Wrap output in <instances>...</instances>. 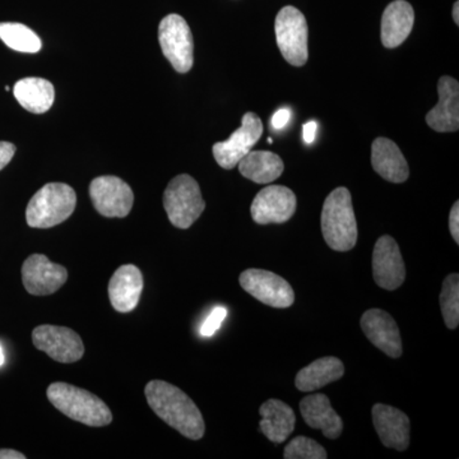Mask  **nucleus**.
<instances>
[{"mask_svg": "<svg viewBox=\"0 0 459 459\" xmlns=\"http://www.w3.org/2000/svg\"><path fill=\"white\" fill-rule=\"evenodd\" d=\"M144 394L153 412L169 427L192 440L204 437L205 425L197 404L178 386L162 380H152L144 388Z\"/></svg>", "mask_w": 459, "mask_h": 459, "instance_id": "nucleus-1", "label": "nucleus"}, {"mask_svg": "<svg viewBox=\"0 0 459 459\" xmlns=\"http://www.w3.org/2000/svg\"><path fill=\"white\" fill-rule=\"evenodd\" d=\"M323 237L332 250L349 252L358 243V223L351 193L340 186L325 199L320 216Z\"/></svg>", "mask_w": 459, "mask_h": 459, "instance_id": "nucleus-2", "label": "nucleus"}, {"mask_svg": "<svg viewBox=\"0 0 459 459\" xmlns=\"http://www.w3.org/2000/svg\"><path fill=\"white\" fill-rule=\"evenodd\" d=\"M48 398L60 412L87 427H107L113 421V413L104 401L68 383H53L48 388Z\"/></svg>", "mask_w": 459, "mask_h": 459, "instance_id": "nucleus-3", "label": "nucleus"}, {"mask_svg": "<svg viewBox=\"0 0 459 459\" xmlns=\"http://www.w3.org/2000/svg\"><path fill=\"white\" fill-rule=\"evenodd\" d=\"M77 195L72 186L49 183L31 198L26 210L30 228L50 229L65 222L74 212Z\"/></svg>", "mask_w": 459, "mask_h": 459, "instance_id": "nucleus-4", "label": "nucleus"}, {"mask_svg": "<svg viewBox=\"0 0 459 459\" xmlns=\"http://www.w3.org/2000/svg\"><path fill=\"white\" fill-rule=\"evenodd\" d=\"M164 207L175 228L189 229L205 208L197 181L186 174L175 177L165 190Z\"/></svg>", "mask_w": 459, "mask_h": 459, "instance_id": "nucleus-5", "label": "nucleus"}, {"mask_svg": "<svg viewBox=\"0 0 459 459\" xmlns=\"http://www.w3.org/2000/svg\"><path fill=\"white\" fill-rule=\"evenodd\" d=\"M274 31L277 45L286 62L294 66L307 65L309 29L304 14L291 5L281 9L274 22Z\"/></svg>", "mask_w": 459, "mask_h": 459, "instance_id": "nucleus-6", "label": "nucleus"}, {"mask_svg": "<svg viewBox=\"0 0 459 459\" xmlns=\"http://www.w3.org/2000/svg\"><path fill=\"white\" fill-rule=\"evenodd\" d=\"M159 41L166 59L175 71L186 74L195 63V42L186 21L179 14H169L159 27Z\"/></svg>", "mask_w": 459, "mask_h": 459, "instance_id": "nucleus-7", "label": "nucleus"}, {"mask_svg": "<svg viewBox=\"0 0 459 459\" xmlns=\"http://www.w3.org/2000/svg\"><path fill=\"white\" fill-rule=\"evenodd\" d=\"M238 282L247 294L268 307L286 309L294 304L291 285L273 272L250 268L240 274Z\"/></svg>", "mask_w": 459, "mask_h": 459, "instance_id": "nucleus-8", "label": "nucleus"}, {"mask_svg": "<svg viewBox=\"0 0 459 459\" xmlns=\"http://www.w3.org/2000/svg\"><path fill=\"white\" fill-rule=\"evenodd\" d=\"M263 123L255 113H247L241 120V126L230 135L228 141L217 142L213 146V156L217 164L226 170L237 168L238 162L252 151L261 140Z\"/></svg>", "mask_w": 459, "mask_h": 459, "instance_id": "nucleus-9", "label": "nucleus"}, {"mask_svg": "<svg viewBox=\"0 0 459 459\" xmlns=\"http://www.w3.org/2000/svg\"><path fill=\"white\" fill-rule=\"evenodd\" d=\"M32 342L36 349L63 364L81 360L84 353L82 340L71 328L40 325L33 329Z\"/></svg>", "mask_w": 459, "mask_h": 459, "instance_id": "nucleus-10", "label": "nucleus"}, {"mask_svg": "<svg viewBox=\"0 0 459 459\" xmlns=\"http://www.w3.org/2000/svg\"><path fill=\"white\" fill-rule=\"evenodd\" d=\"M90 195L96 211L105 217L128 216L134 204L133 190L117 177H99L90 186Z\"/></svg>", "mask_w": 459, "mask_h": 459, "instance_id": "nucleus-11", "label": "nucleus"}, {"mask_svg": "<svg viewBox=\"0 0 459 459\" xmlns=\"http://www.w3.org/2000/svg\"><path fill=\"white\" fill-rule=\"evenodd\" d=\"M298 205L295 193L283 186H271L262 189L253 201V220L259 225L283 223L291 220Z\"/></svg>", "mask_w": 459, "mask_h": 459, "instance_id": "nucleus-12", "label": "nucleus"}, {"mask_svg": "<svg viewBox=\"0 0 459 459\" xmlns=\"http://www.w3.org/2000/svg\"><path fill=\"white\" fill-rule=\"evenodd\" d=\"M68 280V272L63 265L49 261L47 255H32L22 265L23 286L35 296L54 294Z\"/></svg>", "mask_w": 459, "mask_h": 459, "instance_id": "nucleus-13", "label": "nucleus"}, {"mask_svg": "<svg viewBox=\"0 0 459 459\" xmlns=\"http://www.w3.org/2000/svg\"><path fill=\"white\" fill-rule=\"evenodd\" d=\"M373 276L377 285L394 291L406 279V268L397 241L389 235L379 238L373 252Z\"/></svg>", "mask_w": 459, "mask_h": 459, "instance_id": "nucleus-14", "label": "nucleus"}, {"mask_svg": "<svg viewBox=\"0 0 459 459\" xmlns=\"http://www.w3.org/2000/svg\"><path fill=\"white\" fill-rule=\"evenodd\" d=\"M371 415L383 446L400 452L409 448L411 422L406 413L388 404L377 403Z\"/></svg>", "mask_w": 459, "mask_h": 459, "instance_id": "nucleus-15", "label": "nucleus"}, {"mask_svg": "<svg viewBox=\"0 0 459 459\" xmlns=\"http://www.w3.org/2000/svg\"><path fill=\"white\" fill-rule=\"evenodd\" d=\"M361 328L365 336L389 358L402 355V338L395 320L382 309H370L361 316Z\"/></svg>", "mask_w": 459, "mask_h": 459, "instance_id": "nucleus-16", "label": "nucleus"}, {"mask_svg": "<svg viewBox=\"0 0 459 459\" xmlns=\"http://www.w3.org/2000/svg\"><path fill=\"white\" fill-rule=\"evenodd\" d=\"M439 102L427 114V123L435 132H457L459 129V83L443 75L437 83Z\"/></svg>", "mask_w": 459, "mask_h": 459, "instance_id": "nucleus-17", "label": "nucleus"}, {"mask_svg": "<svg viewBox=\"0 0 459 459\" xmlns=\"http://www.w3.org/2000/svg\"><path fill=\"white\" fill-rule=\"evenodd\" d=\"M143 291V276L135 265L117 268L108 282V298L117 312L131 313L137 307Z\"/></svg>", "mask_w": 459, "mask_h": 459, "instance_id": "nucleus-18", "label": "nucleus"}, {"mask_svg": "<svg viewBox=\"0 0 459 459\" xmlns=\"http://www.w3.org/2000/svg\"><path fill=\"white\" fill-rule=\"evenodd\" d=\"M300 412L307 427L322 430L328 439H337L343 430L342 419L332 409L325 394L307 395L300 402Z\"/></svg>", "mask_w": 459, "mask_h": 459, "instance_id": "nucleus-19", "label": "nucleus"}, {"mask_svg": "<svg viewBox=\"0 0 459 459\" xmlns=\"http://www.w3.org/2000/svg\"><path fill=\"white\" fill-rule=\"evenodd\" d=\"M371 165L383 179L391 183H404L409 179V164L397 144L388 138L379 137L373 142Z\"/></svg>", "mask_w": 459, "mask_h": 459, "instance_id": "nucleus-20", "label": "nucleus"}, {"mask_svg": "<svg viewBox=\"0 0 459 459\" xmlns=\"http://www.w3.org/2000/svg\"><path fill=\"white\" fill-rule=\"evenodd\" d=\"M415 23V12L406 0H394L382 17V44L386 49L400 47L409 38Z\"/></svg>", "mask_w": 459, "mask_h": 459, "instance_id": "nucleus-21", "label": "nucleus"}, {"mask_svg": "<svg viewBox=\"0 0 459 459\" xmlns=\"http://www.w3.org/2000/svg\"><path fill=\"white\" fill-rule=\"evenodd\" d=\"M259 413L262 416L259 428L267 439L276 444L286 442L296 424L291 407L280 400H268L262 404Z\"/></svg>", "mask_w": 459, "mask_h": 459, "instance_id": "nucleus-22", "label": "nucleus"}, {"mask_svg": "<svg viewBox=\"0 0 459 459\" xmlns=\"http://www.w3.org/2000/svg\"><path fill=\"white\" fill-rule=\"evenodd\" d=\"M13 95L21 107L33 114H44L53 107L56 90L44 78L29 77L18 81L13 87Z\"/></svg>", "mask_w": 459, "mask_h": 459, "instance_id": "nucleus-23", "label": "nucleus"}, {"mask_svg": "<svg viewBox=\"0 0 459 459\" xmlns=\"http://www.w3.org/2000/svg\"><path fill=\"white\" fill-rule=\"evenodd\" d=\"M344 374V367L340 359L333 356L318 359L299 371L295 385L301 392H314L322 389L329 383L336 382Z\"/></svg>", "mask_w": 459, "mask_h": 459, "instance_id": "nucleus-24", "label": "nucleus"}, {"mask_svg": "<svg viewBox=\"0 0 459 459\" xmlns=\"http://www.w3.org/2000/svg\"><path fill=\"white\" fill-rule=\"evenodd\" d=\"M238 171L256 184H270L282 175L283 161L270 151H250L238 164Z\"/></svg>", "mask_w": 459, "mask_h": 459, "instance_id": "nucleus-25", "label": "nucleus"}, {"mask_svg": "<svg viewBox=\"0 0 459 459\" xmlns=\"http://www.w3.org/2000/svg\"><path fill=\"white\" fill-rule=\"evenodd\" d=\"M0 40L20 53L35 54L41 50V39L22 23H0Z\"/></svg>", "mask_w": 459, "mask_h": 459, "instance_id": "nucleus-26", "label": "nucleus"}, {"mask_svg": "<svg viewBox=\"0 0 459 459\" xmlns=\"http://www.w3.org/2000/svg\"><path fill=\"white\" fill-rule=\"evenodd\" d=\"M440 309L444 322L449 329H455L459 325V276L449 274L443 282L440 294Z\"/></svg>", "mask_w": 459, "mask_h": 459, "instance_id": "nucleus-27", "label": "nucleus"}, {"mask_svg": "<svg viewBox=\"0 0 459 459\" xmlns=\"http://www.w3.org/2000/svg\"><path fill=\"white\" fill-rule=\"evenodd\" d=\"M283 457L286 459H325V449L316 440L307 437H296L287 444Z\"/></svg>", "mask_w": 459, "mask_h": 459, "instance_id": "nucleus-28", "label": "nucleus"}, {"mask_svg": "<svg viewBox=\"0 0 459 459\" xmlns=\"http://www.w3.org/2000/svg\"><path fill=\"white\" fill-rule=\"evenodd\" d=\"M228 316V310L223 307H214L212 313L207 316V319L204 320V325L201 327V334L204 337H211L219 331L220 327L222 325L223 320Z\"/></svg>", "mask_w": 459, "mask_h": 459, "instance_id": "nucleus-29", "label": "nucleus"}, {"mask_svg": "<svg viewBox=\"0 0 459 459\" xmlns=\"http://www.w3.org/2000/svg\"><path fill=\"white\" fill-rule=\"evenodd\" d=\"M290 120H291V110H290L289 108H280V110H277L273 117H272V128H273L274 131H281V129L285 128Z\"/></svg>", "mask_w": 459, "mask_h": 459, "instance_id": "nucleus-30", "label": "nucleus"}, {"mask_svg": "<svg viewBox=\"0 0 459 459\" xmlns=\"http://www.w3.org/2000/svg\"><path fill=\"white\" fill-rule=\"evenodd\" d=\"M16 153V146L9 142H0V170L5 168L13 159Z\"/></svg>", "mask_w": 459, "mask_h": 459, "instance_id": "nucleus-31", "label": "nucleus"}, {"mask_svg": "<svg viewBox=\"0 0 459 459\" xmlns=\"http://www.w3.org/2000/svg\"><path fill=\"white\" fill-rule=\"evenodd\" d=\"M449 230L455 244H459V202H455L449 214Z\"/></svg>", "mask_w": 459, "mask_h": 459, "instance_id": "nucleus-32", "label": "nucleus"}, {"mask_svg": "<svg viewBox=\"0 0 459 459\" xmlns=\"http://www.w3.org/2000/svg\"><path fill=\"white\" fill-rule=\"evenodd\" d=\"M316 131H318V124L316 122H307L303 128V138L307 144H312L316 140Z\"/></svg>", "mask_w": 459, "mask_h": 459, "instance_id": "nucleus-33", "label": "nucleus"}, {"mask_svg": "<svg viewBox=\"0 0 459 459\" xmlns=\"http://www.w3.org/2000/svg\"><path fill=\"white\" fill-rule=\"evenodd\" d=\"M0 459H26V455L13 449H0Z\"/></svg>", "mask_w": 459, "mask_h": 459, "instance_id": "nucleus-34", "label": "nucleus"}, {"mask_svg": "<svg viewBox=\"0 0 459 459\" xmlns=\"http://www.w3.org/2000/svg\"><path fill=\"white\" fill-rule=\"evenodd\" d=\"M453 20H455V25H459V2L455 3L453 7Z\"/></svg>", "mask_w": 459, "mask_h": 459, "instance_id": "nucleus-35", "label": "nucleus"}, {"mask_svg": "<svg viewBox=\"0 0 459 459\" xmlns=\"http://www.w3.org/2000/svg\"><path fill=\"white\" fill-rule=\"evenodd\" d=\"M4 352H3V347L0 346V367H2L3 364H4Z\"/></svg>", "mask_w": 459, "mask_h": 459, "instance_id": "nucleus-36", "label": "nucleus"}, {"mask_svg": "<svg viewBox=\"0 0 459 459\" xmlns=\"http://www.w3.org/2000/svg\"><path fill=\"white\" fill-rule=\"evenodd\" d=\"M268 143H273V140H272V138H268Z\"/></svg>", "mask_w": 459, "mask_h": 459, "instance_id": "nucleus-37", "label": "nucleus"}]
</instances>
